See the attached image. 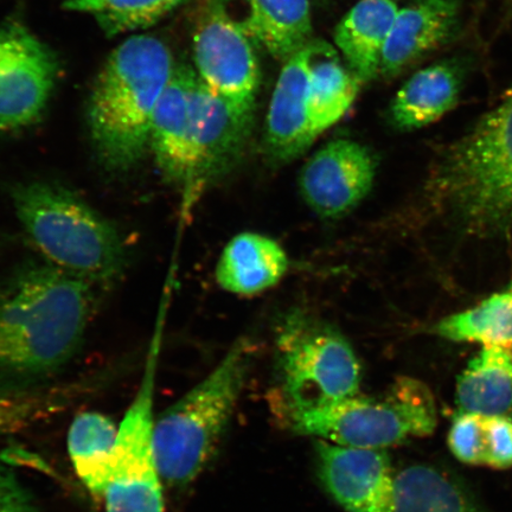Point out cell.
I'll return each mask as SVG.
<instances>
[{"mask_svg":"<svg viewBox=\"0 0 512 512\" xmlns=\"http://www.w3.org/2000/svg\"><path fill=\"white\" fill-rule=\"evenodd\" d=\"M376 170V158L366 145L332 140L307 160L299 175V191L318 216L339 219L368 196Z\"/></svg>","mask_w":512,"mask_h":512,"instance_id":"obj_12","label":"cell"},{"mask_svg":"<svg viewBox=\"0 0 512 512\" xmlns=\"http://www.w3.org/2000/svg\"><path fill=\"white\" fill-rule=\"evenodd\" d=\"M253 355V344L238 339L206 379L156 416V457L168 488H187L206 470L238 405Z\"/></svg>","mask_w":512,"mask_h":512,"instance_id":"obj_5","label":"cell"},{"mask_svg":"<svg viewBox=\"0 0 512 512\" xmlns=\"http://www.w3.org/2000/svg\"><path fill=\"white\" fill-rule=\"evenodd\" d=\"M456 0H413L399 9L384 48L380 75L393 79L444 46L459 29Z\"/></svg>","mask_w":512,"mask_h":512,"instance_id":"obj_16","label":"cell"},{"mask_svg":"<svg viewBox=\"0 0 512 512\" xmlns=\"http://www.w3.org/2000/svg\"><path fill=\"white\" fill-rule=\"evenodd\" d=\"M431 191L465 233L512 228V89L441 160Z\"/></svg>","mask_w":512,"mask_h":512,"instance_id":"obj_4","label":"cell"},{"mask_svg":"<svg viewBox=\"0 0 512 512\" xmlns=\"http://www.w3.org/2000/svg\"><path fill=\"white\" fill-rule=\"evenodd\" d=\"M315 42L284 62L268 108L264 146L267 162L286 165L299 158L315 142L312 136L307 96Z\"/></svg>","mask_w":512,"mask_h":512,"instance_id":"obj_15","label":"cell"},{"mask_svg":"<svg viewBox=\"0 0 512 512\" xmlns=\"http://www.w3.org/2000/svg\"><path fill=\"white\" fill-rule=\"evenodd\" d=\"M510 287L512 288V283H511Z\"/></svg>","mask_w":512,"mask_h":512,"instance_id":"obj_31","label":"cell"},{"mask_svg":"<svg viewBox=\"0 0 512 512\" xmlns=\"http://www.w3.org/2000/svg\"><path fill=\"white\" fill-rule=\"evenodd\" d=\"M277 348L280 395L291 418L358 394L360 361L334 326L296 313L285 320Z\"/></svg>","mask_w":512,"mask_h":512,"instance_id":"obj_7","label":"cell"},{"mask_svg":"<svg viewBox=\"0 0 512 512\" xmlns=\"http://www.w3.org/2000/svg\"><path fill=\"white\" fill-rule=\"evenodd\" d=\"M291 420L299 434L337 445L383 450L431 435L438 425V411L424 382L402 376L379 398L357 394Z\"/></svg>","mask_w":512,"mask_h":512,"instance_id":"obj_6","label":"cell"},{"mask_svg":"<svg viewBox=\"0 0 512 512\" xmlns=\"http://www.w3.org/2000/svg\"><path fill=\"white\" fill-rule=\"evenodd\" d=\"M229 15L273 59L285 62L312 40L310 0H222Z\"/></svg>","mask_w":512,"mask_h":512,"instance_id":"obj_17","label":"cell"},{"mask_svg":"<svg viewBox=\"0 0 512 512\" xmlns=\"http://www.w3.org/2000/svg\"><path fill=\"white\" fill-rule=\"evenodd\" d=\"M164 304L160 305L142 380L119 424L111 478L102 498L106 512H165V485L155 450V400Z\"/></svg>","mask_w":512,"mask_h":512,"instance_id":"obj_8","label":"cell"},{"mask_svg":"<svg viewBox=\"0 0 512 512\" xmlns=\"http://www.w3.org/2000/svg\"><path fill=\"white\" fill-rule=\"evenodd\" d=\"M195 72L233 104L256 108L261 73L254 42L222 3L203 0L194 31Z\"/></svg>","mask_w":512,"mask_h":512,"instance_id":"obj_10","label":"cell"},{"mask_svg":"<svg viewBox=\"0 0 512 512\" xmlns=\"http://www.w3.org/2000/svg\"><path fill=\"white\" fill-rule=\"evenodd\" d=\"M185 0H64L63 8L94 18L107 36L145 30L170 15Z\"/></svg>","mask_w":512,"mask_h":512,"instance_id":"obj_27","label":"cell"},{"mask_svg":"<svg viewBox=\"0 0 512 512\" xmlns=\"http://www.w3.org/2000/svg\"><path fill=\"white\" fill-rule=\"evenodd\" d=\"M393 512H479L450 478L427 465L403 469L395 478Z\"/></svg>","mask_w":512,"mask_h":512,"instance_id":"obj_26","label":"cell"},{"mask_svg":"<svg viewBox=\"0 0 512 512\" xmlns=\"http://www.w3.org/2000/svg\"><path fill=\"white\" fill-rule=\"evenodd\" d=\"M433 332L447 341L479 343L512 352V288L492 294L472 309L441 319Z\"/></svg>","mask_w":512,"mask_h":512,"instance_id":"obj_25","label":"cell"},{"mask_svg":"<svg viewBox=\"0 0 512 512\" xmlns=\"http://www.w3.org/2000/svg\"><path fill=\"white\" fill-rule=\"evenodd\" d=\"M175 68L169 47L151 35H134L108 56L87 108L95 155L107 171L124 174L150 155L153 117Z\"/></svg>","mask_w":512,"mask_h":512,"instance_id":"obj_2","label":"cell"},{"mask_svg":"<svg viewBox=\"0 0 512 512\" xmlns=\"http://www.w3.org/2000/svg\"><path fill=\"white\" fill-rule=\"evenodd\" d=\"M447 441L459 462L496 470L512 467V418L509 415L459 413Z\"/></svg>","mask_w":512,"mask_h":512,"instance_id":"obj_24","label":"cell"},{"mask_svg":"<svg viewBox=\"0 0 512 512\" xmlns=\"http://www.w3.org/2000/svg\"><path fill=\"white\" fill-rule=\"evenodd\" d=\"M290 260L277 241L259 233H242L228 242L216 267L217 284L239 296L270 290L284 278Z\"/></svg>","mask_w":512,"mask_h":512,"instance_id":"obj_20","label":"cell"},{"mask_svg":"<svg viewBox=\"0 0 512 512\" xmlns=\"http://www.w3.org/2000/svg\"><path fill=\"white\" fill-rule=\"evenodd\" d=\"M119 425L100 412L75 416L67 434V450L76 476L89 494L104 498L110 482Z\"/></svg>","mask_w":512,"mask_h":512,"instance_id":"obj_22","label":"cell"},{"mask_svg":"<svg viewBox=\"0 0 512 512\" xmlns=\"http://www.w3.org/2000/svg\"><path fill=\"white\" fill-rule=\"evenodd\" d=\"M459 413L510 415L512 413V352L483 347L457 382Z\"/></svg>","mask_w":512,"mask_h":512,"instance_id":"obj_23","label":"cell"},{"mask_svg":"<svg viewBox=\"0 0 512 512\" xmlns=\"http://www.w3.org/2000/svg\"><path fill=\"white\" fill-rule=\"evenodd\" d=\"M509 416H511V418H512V413Z\"/></svg>","mask_w":512,"mask_h":512,"instance_id":"obj_30","label":"cell"},{"mask_svg":"<svg viewBox=\"0 0 512 512\" xmlns=\"http://www.w3.org/2000/svg\"><path fill=\"white\" fill-rule=\"evenodd\" d=\"M463 86L464 68L457 61L420 69L394 96L389 108L390 123L400 131L437 123L457 106Z\"/></svg>","mask_w":512,"mask_h":512,"instance_id":"obj_18","label":"cell"},{"mask_svg":"<svg viewBox=\"0 0 512 512\" xmlns=\"http://www.w3.org/2000/svg\"><path fill=\"white\" fill-rule=\"evenodd\" d=\"M255 110L211 91L195 72L191 91V143L195 202L239 168L247 156Z\"/></svg>","mask_w":512,"mask_h":512,"instance_id":"obj_11","label":"cell"},{"mask_svg":"<svg viewBox=\"0 0 512 512\" xmlns=\"http://www.w3.org/2000/svg\"><path fill=\"white\" fill-rule=\"evenodd\" d=\"M362 82L339 60L335 48L315 42L307 112L313 138L335 126L343 119L357 98Z\"/></svg>","mask_w":512,"mask_h":512,"instance_id":"obj_21","label":"cell"},{"mask_svg":"<svg viewBox=\"0 0 512 512\" xmlns=\"http://www.w3.org/2000/svg\"><path fill=\"white\" fill-rule=\"evenodd\" d=\"M11 201L19 223L44 261L95 287L124 275L130 249L115 224L61 184H17Z\"/></svg>","mask_w":512,"mask_h":512,"instance_id":"obj_3","label":"cell"},{"mask_svg":"<svg viewBox=\"0 0 512 512\" xmlns=\"http://www.w3.org/2000/svg\"><path fill=\"white\" fill-rule=\"evenodd\" d=\"M195 69L176 66L153 117L150 155L163 181L177 191L183 214L195 207L191 143V91Z\"/></svg>","mask_w":512,"mask_h":512,"instance_id":"obj_14","label":"cell"},{"mask_svg":"<svg viewBox=\"0 0 512 512\" xmlns=\"http://www.w3.org/2000/svg\"><path fill=\"white\" fill-rule=\"evenodd\" d=\"M57 76L59 63L46 43L19 22H0V133L38 123Z\"/></svg>","mask_w":512,"mask_h":512,"instance_id":"obj_9","label":"cell"},{"mask_svg":"<svg viewBox=\"0 0 512 512\" xmlns=\"http://www.w3.org/2000/svg\"><path fill=\"white\" fill-rule=\"evenodd\" d=\"M319 477L348 512H393L395 478L386 451L351 447L319 439Z\"/></svg>","mask_w":512,"mask_h":512,"instance_id":"obj_13","label":"cell"},{"mask_svg":"<svg viewBox=\"0 0 512 512\" xmlns=\"http://www.w3.org/2000/svg\"><path fill=\"white\" fill-rule=\"evenodd\" d=\"M0 512H47L17 473L0 459Z\"/></svg>","mask_w":512,"mask_h":512,"instance_id":"obj_28","label":"cell"},{"mask_svg":"<svg viewBox=\"0 0 512 512\" xmlns=\"http://www.w3.org/2000/svg\"><path fill=\"white\" fill-rule=\"evenodd\" d=\"M95 288L44 260L0 285V392L43 389L69 366L85 342Z\"/></svg>","mask_w":512,"mask_h":512,"instance_id":"obj_1","label":"cell"},{"mask_svg":"<svg viewBox=\"0 0 512 512\" xmlns=\"http://www.w3.org/2000/svg\"><path fill=\"white\" fill-rule=\"evenodd\" d=\"M398 11L394 0H360L336 27V47L362 85L380 76L383 51Z\"/></svg>","mask_w":512,"mask_h":512,"instance_id":"obj_19","label":"cell"},{"mask_svg":"<svg viewBox=\"0 0 512 512\" xmlns=\"http://www.w3.org/2000/svg\"><path fill=\"white\" fill-rule=\"evenodd\" d=\"M6 419V401L4 396L0 394V433H2Z\"/></svg>","mask_w":512,"mask_h":512,"instance_id":"obj_29","label":"cell"}]
</instances>
